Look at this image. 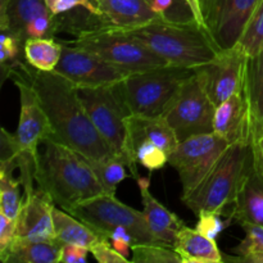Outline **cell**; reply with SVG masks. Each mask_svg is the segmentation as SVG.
<instances>
[{"instance_id": "obj_1", "label": "cell", "mask_w": 263, "mask_h": 263, "mask_svg": "<svg viewBox=\"0 0 263 263\" xmlns=\"http://www.w3.org/2000/svg\"><path fill=\"white\" fill-rule=\"evenodd\" d=\"M7 73L10 79H23L36 90L51 123V139L86 158L108 159L115 156L87 116L73 82L57 72L37 71L22 62Z\"/></svg>"}, {"instance_id": "obj_30", "label": "cell", "mask_w": 263, "mask_h": 263, "mask_svg": "<svg viewBox=\"0 0 263 263\" xmlns=\"http://www.w3.org/2000/svg\"><path fill=\"white\" fill-rule=\"evenodd\" d=\"M241 228L246 231V238L234 249L239 257H233L230 259L234 262H244L253 256L263 254V226L256 223H241Z\"/></svg>"}, {"instance_id": "obj_6", "label": "cell", "mask_w": 263, "mask_h": 263, "mask_svg": "<svg viewBox=\"0 0 263 263\" xmlns=\"http://www.w3.org/2000/svg\"><path fill=\"white\" fill-rule=\"evenodd\" d=\"M195 68L164 66L134 72L121 81L123 98L131 115L161 117Z\"/></svg>"}, {"instance_id": "obj_35", "label": "cell", "mask_w": 263, "mask_h": 263, "mask_svg": "<svg viewBox=\"0 0 263 263\" xmlns=\"http://www.w3.org/2000/svg\"><path fill=\"white\" fill-rule=\"evenodd\" d=\"M94 258L99 263H127L128 258L118 253L115 248H113L112 243L108 238L103 236L99 241L94 244L90 249Z\"/></svg>"}, {"instance_id": "obj_2", "label": "cell", "mask_w": 263, "mask_h": 263, "mask_svg": "<svg viewBox=\"0 0 263 263\" xmlns=\"http://www.w3.org/2000/svg\"><path fill=\"white\" fill-rule=\"evenodd\" d=\"M36 182L64 211L104 193L86 157L51 138L39 145Z\"/></svg>"}, {"instance_id": "obj_4", "label": "cell", "mask_w": 263, "mask_h": 263, "mask_svg": "<svg viewBox=\"0 0 263 263\" xmlns=\"http://www.w3.org/2000/svg\"><path fill=\"white\" fill-rule=\"evenodd\" d=\"M126 32L171 66L197 68L220 51L210 33L197 23H171L159 20Z\"/></svg>"}, {"instance_id": "obj_24", "label": "cell", "mask_w": 263, "mask_h": 263, "mask_svg": "<svg viewBox=\"0 0 263 263\" xmlns=\"http://www.w3.org/2000/svg\"><path fill=\"white\" fill-rule=\"evenodd\" d=\"M53 217L55 240L62 246L77 244V246L91 249V247L103 238V235L95 231L91 226L74 217L63 208H58L55 205L53 211Z\"/></svg>"}, {"instance_id": "obj_34", "label": "cell", "mask_w": 263, "mask_h": 263, "mask_svg": "<svg viewBox=\"0 0 263 263\" xmlns=\"http://www.w3.org/2000/svg\"><path fill=\"white\" fill-rule=\"evenodd\" d=\"M45 2L53 15L62 14L79 7H84L95 14L102 15V10L98 7V3L95 0H45Z\"/></svg>"}, {"instance_id": "obj_39", "label": "cell", "mask_w": 263, "mask_h": 263, "mask_svg": "<svg viewBox=\"0 0 263 263\" xmlns=\"http://www.w3.org/2000/svg\"><path fill=\"white\" fill-rule=\"evenodd\" d=\"M254 151V163L257 167L263 170V130L258 138L252 143Z\"/></svg>"}, {"instance_id": "obj_31", "label": "cell", "mask_w": 263, "mask_h": 263, "mask_svg": "<svg viewBox=\"0 0 263 263\" xmlns=\"http://www.w3.org/2000/svg\"><path fill=\"white\" fill-rule=\"evenodd\" d=\"M134 154L138 164H141L149 171L161 170L163 168L164 164L168 163V153L149 140L138 144L134 149Z\"/></svg>"}, {"instance_id": "obj_42", "label": "cell", "mask_w": 263, "mask_h": 263, "mask_svg": "<svg viewBox=\"0 0 263 263\" xmlns=\"http://www.w3.org/2000/svg\"><path fill=\"white\" fill-rule=\"evenodd\" d=\"M146 2L149 3V5H151V3H152V0H146Z\"/></svg>"}, {"instance_id": "obj_21", "label": "cell", "mask_w": 263, "mask_h": 263, "mask_svg": "<svg viewBox=\"0 0 263 263\" xmlns=\"http://www.w3.org/2000/svg\"><path fill=\"white\" fill-rule=\"evenodd\" d=\"M0 27L17 35L26 43V32L31 23L39 17L50 15L45 0H8L0 5Z\"/></svg>"}, {"instance_id": "obj_27", "label": "cell", "mask_w": 263, "mask_h": 263, "mask_svg": "<svg viewBox=\"0 0 263 263\" xmlns=\"http://www.w3.org/2000/svg\"><path fill=\"white\" fill-rule=\"evenodd\" d=\"M86 159L104 189V193L108 194H115L118 185L128 177L127 164L120 157L113 156L108 159Z\"/></svg>"}, {"instance_id": "obj_16", "label": "cell", "mask_w": 263, "mask_h": 263, "mask_svg": "<svg viewBox=\"0 0 263 263\" xmlns=\"http://www.w3.org/2000/svg\"><path fill=\"white\" fill-rule=\"evenodd\" d=\"M213 133L229 144H252V117L244 92L229 98L216 107Z\"/></svg>"}, {"instance_id": "obj_10", "label": "cell", "mask_w": 263, "mask_h": 263, "mask_svg": "<svg viewBox=\"0 0 263 263\" xmlns=\"http://www.w3.org/2000/svg\"><path fill=\"white\" fill-rule=\"evenodd\" d=\"M229 145L216 133L200 134L179 141L170 153L168 163L179 172L182 186L181 199L198 186Z\"/></svg>"}, {"instance_id": "obj_36", "label": "cell", "mask_w": 263, "mask_h": 263, "mask_svg": "<svg viewBox=\"0 0 263 263\" xmlns=\"http://www.w3.org/2000/svg\"><path fill=\"white\" fill-rule=\"evenodd\" d=\"M17 235V220L0 213V253L7 251Z\"/></svg>"}, {"instance_id": "obj_26", "label": "cell", "mask_w": 263, "mask_h": 263, "mask_svg": "<svg viewBox=\"0 0 263 263\" xmlns=\"http://www.w3.org/2000/svg\"><path fill=\"white\" fill-rule=\"evenodd\" d=\"M26 62L37 71H54L62 55L61 41L54 37L28 39L23 45Z\"/></svg>"}, {"instance_id": "obj_38", "label": "cell", "mask_w": 263, "mask_h": 263, "mask_svg": "<svg viewBox=\"0 0 263 263\" xmlns=\"http://www.w3.org/2000/svg\"><path fill=\"white\" fill-rule=\"evenodd\" d=\"M184 2L186 3V4L190 7V9H192L197 25L199 26L200 28H203V30L207 31L208 32L207 23H205L204 14H203V9H202V0H184Z\"/></svg>"}, {"instance_id": "obj_17", "label": "cell", "mask_w": 263, "mask_h": 263, "mask_svg": "<svg viewBox=\"0 0 263 263\" xmlns=\"http://www.w3.org/2000/svg\"><path fill=\"white\" fill-rule=\"evenodd\" d=\"M102 10L105 28L131 31L163 20L146 0H95Z\"/></svg>"}, {"instance_id": "obj_22", "label": "cell", "mask_w": 263, "mask_h": 263, "mask_svg": "<svg viewBox=\"0 0 263 263\" xmlns=\"http://www.w3.org/2000/svg\"><path fill=\"white\" fill-rule=\"evenodd\" d=\"M182 263H221L223 257L216 240L200 234L197 229L182 226L174 244Z\"/></svg>"}, {"instance_id": "obj_32", "label": "cell", "mask_w": 263, "mask_h": 263, "mask_svg": "<svg viewBox=\"0 0 263 263\" xmlns=\"http://www.w3.org/2000/svg\"><path fill=\"white\" fill-rule=\"evenodd\" d=\"M22 45H25V44L17 35L8 30H2V35H0V63L3 66L4 74L21 62L18 61V55H20Z\"/></svg>"}, {"instance_id": "obj_7", "label": "cell", "mask_w": 263, "mask_h": 263, "mask_svg": "<svg viewBox=\"0 0 263 263\" xmlns=\"http://www.w3.org/2000/svg\"><path fill=\"white\" fill-rule=\"evenodd\" d=\"M62 43L94 53L130 73L167 64L161 57L153 53L130 33L117 28L85 31L77 35L74 40Z\"/></svg>"}, {"instance_id": "obj_18", "label": "cell", "mask_w": 263, "mask_h": 263, "mask_svg": "<svg viewBox=\"0 0 263 263\" xmlns=\"http://www.w3.org/2000/svg\"><path fill=\"white\" fill-rule=\"evenodd\" d=\"M136 181H138L141 200H143V213L145 216L146 222H148L152 234H153V236L157 239L159 244L174 248L177 234H179V231L184 226V222H182V220L179 216L172 213L168 208L164 207L162 203H159L152 195L151 190H149L151 177L139 176Z\"/></svg>"}, {"instance_id": "obj_25", "label": "cell", "mask_w": 263, "mask_h": 263, "mask_svg": "<svg viewBox=\"0 0 263 263\" xmlns=\"http://www.w3.org/2000/svg\"><path fill=\"white\" fill-rule=\"evenodd\" d=\"M62 244L58 241H25L14 239L12 246L0 253L4 263H58Z\"/></svg>"}, {"instance_id": "obj_11", "label": "cell", "mask_w": 263, "mask_h": 263, "mask_svg": "<svg viewBox=\"0 0 263 263\" xmlns=\"http://www.w3.org/2000/svg\"><path fill=\"white\" fill-rule=\"evenodd\" d=\"M248 59L246 51L235 45L220 50L215 58L195 68L216 107L234 95L243 94Z\"/></svg>"}, {"instance_id": "obj_13", "label": "cell", "mask_w": 263, "mask_h": 263, "mask_svg": "<svg viewBox=\"0 0 263 263\" xmlns=\"http://www.w3.org/2000/svg\"><path fill=\"white\" fill-rule=\"evenodd\" d=\"M62 55L54 72L73 82L77 87H99L121 82L130 72L94 53L62 43Z\"/></svg>"}, {"instance_id": "obj_37", "label": "cell", "mask_w": 263, "mask_h": 263, "mask_svg": "<svg viewBox=\"0 0 263 263\" xmlns=\"http://www.w3.org/2000/svg\"><path fill=\"white\" fill-rule=\"evenodd\" d=\"M90 249L77 244H64L62 246L59 262L63 263H85ZM58 262V263H59Z\"/></svg>"}, {"instance_id": "obj_29", "label": "cell", "mask_w": 263, "mask_h": 263, "mask_svg": "<svg viewBox=\"0 0 263 263\" xmlns=\"http://www.w3.org/2000/svg\"><path fill=\"white\" fill-rule=\"evenodd\" d=\"M131 253L135 263H182L175 248L163 244L136 243L131 247Z\"/></svg>"}, {"instance_id": "obj_40", "label": "cell", "mask_w": 263, "mask_h": 263, "mask_svg": "<svg viewBox=\"0 0 263 263\" xmlns=\"http://www.w3.org/2000/svg\"><path fill=\"white\" fill-rule=\"evenodd\" d=\"M246 263H263V254H258V256H253L251 258L246 259Z\"/></svg>"}, {"instance_id": "obj_9", "label": "cell", "mask_w": 263, "mask_h": 263, "mask_svg": "<svg viewBox=\"0 0 263 263\" xmlns=\"http://www.w3.org/2000/svg\"><path fill=\"white\" fill-rule=\"evenodd\" d=\"M216 105L205 91L197 71L185 81L163 117L179 141L200 134L213 133Z\"/></svg>"}, {"instance_id": "obj_23", "label": "cell", "mask_w": 263, "mask_h": 263, "mask_svg": "<svg viewBox=\"0 0 263 263\" xmlns=\"http://www.w3.org/2000/svg\"><path fill=\"white\" fill-rule=\"evenodd\" d=\"M244 94L251 110L253 143L263 130V50L249 57Z\"/></svg>"}, {"instance_id": "obj_41", "label": "cell", "mask_w": 263, "mask_h": 263, "mask_svg": "<svg viewBox=\"0 0 263 263\" xmlns=\"http://www.w3.org/2000/svg\"><path fill=\"white\" fill-rule=\"evenodd\" d=\"M8 2V0H2V3H0V5H2V4H5V3H7Z\"/></svg>"}, {"instance_id": "obj_8", "label": "cell", "mask_w": 263, "mask_h": 263, "mask_svg": "<svg viewBox=\"0 0 263 263\" xmlns=\"http://www.w3.org/2000/svg\"><path fill=\"white\" fill-rule=\"evenodd\" d=\"M67 212L84 221L105 238L115 229L123 228L133 235L135 244H159L152 234L144 213L123 204L115 194L103 193L79 203Z\"/></svg>"}, {"instance_id": "obj_5", "label": "cell", "mask_w": 263, "mask_h": 263, "mask_svg": "<svg viewBox=\"0 0 263 263\" xmlns=\"http://www.w3.org/2000/svg\"><path fill=\"white\" fill-rule=\"evenodd\" d=\"M77 90L82 105L98 133L110 146L115 156L125 161L131 176L138 179L140 176L138 164L133 161L128 152L127 121L131 112L123 98L121 82L99 87H77Z\"/></svg>"}, {"instance_id": "obj_19", "label": "cell", "mask_w": 263, "mask_h": 263, "mask_svg": "<svg viewBox=\"0 0 263 263\" xmlns=\"http://www.w3.org/2000/svg\"><path fill=\"white\" fill-rule=\"evenodd\" d=\"M128 126V152L133 161L138 164L134 149L141 141H152L159 148L167 152L170 156L179 144L176 134L163 116L161 117H146V116L131 115L127 121Z\"/></svg>"}, {"instance_id": "obj_14", "label": "cell", "mask_w": 263, "mask_h": 263, "mask_svg": "<svg viewBox=\"0 0 263 263\" xmlns=\"http://www.w3.org/2000/svg\"><path fill=\"white\" fill-rule=\"evenodd\" d=\"M261 0H202L208 32L220 50L235 46Z\"/></svg>"}, {"instance_id": "obj_12", "label": "cell", "mask_w": 263, "mask_h": 263, "mask_svg": "<svg viewBox=\"0 0 263 263\" xmlns=\"http://www.w3.org/2000/svg\"><path fill=\"white\" fill-rule=\"evenodd\" d=\"M12 80L20 91V121L14 134L7 133L3 128L2 143L15 151H26L37 156L41 141L53 134L51 123L36 90L20 77H12Z\"/></svg>"}, {"instance_id": "obj_28", "label": "cell", "mask_w": 263, "mask_h": 263, "mask_svg": "<svg viewBox=\"0 0 263 263\" xmlns=\"http://www.w3.org/2000/svg\"><path fill=\"white\" fill-rule=\"evenodd\" d=\"M235 45L246 51L248 57L263 50V0L254 9Z\"/></svg>"}, {"instance_id": "obj_3", "label": "cell", "mask_w": 263, "mask_h": 263, "mask_svg": "<svg viewBox=\"0 0 263 263\" xmlns=\"http://www.w3.org/2000/svg\"><path fill=\"white\" fill-rule=\"evenodd\" d=\"M253 167L252 144H230L198 186L182 198V202L195 215L211 211L225 217L228 215L229 218L239 190Z\"/></svg>"}, {"instance_id": "obj_15", "label": "cell", "mask_w": 263, "mask_h": 263, "mask_svg": "<svg viewBox=\"0 0 263 263\" xmlns=\"http://www.w3.org/2000/svg\"><path fill=\"white\" fill-rule=\"evenodd\" d=\"M54 200L40 187L25 199L17 218L15 239L25 241H57Z\"/></svg>"}, {"instance_id": "obj_20", "label": "cell", "mask_w": 263, "mask_h": 263, "mask_svg": "<svg viewBox=\"0 0 263 263\" xmlns=\"http://www.w3.org/2000/svg\"><path fill=\"white\" fill-rule=\"evenodd\" d=\"M230 220L263 226V170L256 166L241 185L231 208Z\"/></svg>"}, {"instance_id": "obj_33", "label": "cell", "mask_w": 263, "mask_h": 263, "mask_svg": "<svg viewBox=\"0 0 263 263\" xmlns=\"http://www.w3.org/2000/svg\"><path fill=\"white\" fill-rule=\"evenodd\" d=\"M198 223H197V230L200 234H203L207 238L216 240L223 229L228 228L229 223L233 222V220L228 218L226 221L221 220V215L216 212H211V211H202L198 213Z\"/></svg>"}]
</instances>
